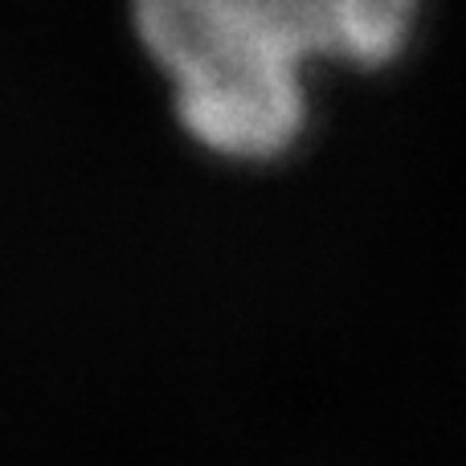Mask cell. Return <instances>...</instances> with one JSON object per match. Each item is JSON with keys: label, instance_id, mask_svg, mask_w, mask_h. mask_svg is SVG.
Wrapping results in <instances>:
<instances>
[{"label": "cell", "instance_id": "obj_1", "mask_svg": "<svg viewBox=\"0 0 466 466\" xmlns=\"http://www.w3.org/2000/svg\"><path fill=\"white\" fill-rule=\"evenodd\" d=\"M413 16L418 0H131L185 136L241 164L295 147L311 66L380 70L405 49Z\"/></svg>", "mask_w": 466, "mask_h": 466}]
</instances>
